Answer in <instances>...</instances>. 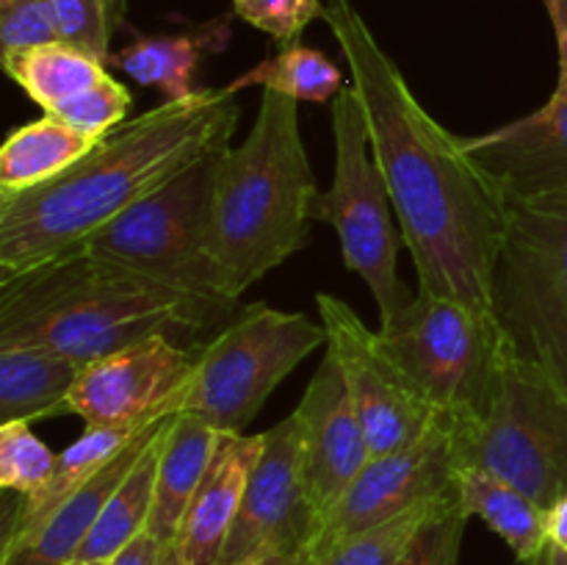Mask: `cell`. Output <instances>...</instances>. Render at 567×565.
Segmentation results:
<instances>
[{
  "label": "cell",
  "instance_id": "f35d334b",
  "mask_svg": "<svg viewBox=\"0 0 567 565\" xmlns=\"http://www.w3.org/2000/svg\"><path fill=\"white\" fill-rule=\"evenodd\" d=\"M158 565H186V563H183V554H181V548H177L175 541L166 543L164 552H161Z\"/></svg>",
  "mask_w": 567,
  "mask_h": 565
},
{
  "label": "cell",
  "instance_id": "5b68a950",
  "mask_svg": "<svg viewBox=\"0 0 567 565\" xmlns=\"http://www.w3.org/2000/svg\"><path fill=\"white\" fill-rule=\"evenodd\" d=\"M491 316L502 352L567 393V186L507 205Z\"/></svg>",
  "mask_w": 567,
  "mask_h": 565
},
{
  "label": "cell",
  "instance_id": "3957f363",
  "mask_svg": "<svg viewBox=\"0 0 567 565\" xmlns=\"http://www.w3.org/2000/svg\"><path fill=\"white\" fill-rule=\"evenodd\" d=\"M233 314L236 305L177 291L81 249L0 277V347H44L81 366L155 336L199 352Z\"/></svg>",
  "mask_w": 567,
  "mask_h": 565
},
{
  "label": "cell",
  "instance_id": "ffe728a7",
  "mask_svg": "<svg viewBox=\"0 0 567 565\" xmlns=\"http://www.w3.org/2000/svg\"><path fill=\"white\" fill-rule=\"evenodd\" d=\"M230 39L227 17L210 20L186 33L166 37H138L111 55L109 64L125 72L136 83L158 89L166 100H186L199 92L194 86V72L205 55L219 53Z\"/></svg>",
  "mask_w": 567,
  "mask_h": 565
},
{
  "label": "cell",
  "instance_id": "83f0119b",
  "mask_svg": "<svg viewBox=\"0 0 567 565\" xmlns=\"http://www.w3.org/2000/svg\"><path fill=\"white\" fill-rule=\"evenodd\" d=\"M454 491L457 487H452L443 496L419 504V507L408 510V513L396 515V518L382 521V524L371 526V530L354 532V535L338 537V541L327 543V546L313 548V552L305 554L302 565H396L402 559V554L408 552L415 532L432 518V513Z\"/></svg>",
  "mask_w": 567,
  "mask_h": 565
},
{
  "label": "cell",
  "instance_id": "d6a6232c",
  "mask_svg": "<svg viewBox=\"0 0 567 565\" xmlns=\"http://www.w3.org/2000/svg\"><path fill=\"white\" fill-rule=\"evenodd\" d=\"M233 14L286 48L299 42L310 22L324 17V3L321 0H233Z\"/></svg>",
  "mask_w": 567,
  "mask_h": 565
},
{
  "label": "cell",
  "instance_id": "74e56055",
  "mask_svg": "<svg viewBox=\"0 0 567 565\" xmlns=\"http://www.w3.org/2000/svg\"><path fill=\"white\" fill-rule=\"evenodd\" d=\"M302 563H305V554L264 552V554H255V557L241 559V563H233V565H302Z\"/></svg>",
  "mask_w": 567,
  "mask_h": 565
},
{
  "label": "cell",
  "instance_id": "52a82bcc",
  "mask_svg": "<svg viewBox=\"0 0 567 565\" xmlns=\"http://www.w3.org/2000/svg\"><path fill=\"white\" fill-rule=\"evenodd\" d=\"M319 347L324 325L266 302L244 305L197 352L177 413H197L221 432H244L275 388Z\"/></svg>",
  "mask_w": 567,
  "mask_h": 565
},
{
  "label": "cell",
  "instance_id": "4dcf8cb0",
  "mask_svg": "<svg viewBox=\"0 0 567 565\" xmlns=\"http://www.w3.org/2000/svg\"><path fill=\"white\" fill-rule=\"evenodd\" d=\"M468 518L471 515L465 510L463 499H460L457 485V491L415 532L408 552L402 554L396 565H457Z\"/></svg>",
  "mask_w": 567,
  "mask_h": 565
},
{
  "label": "cell",
  "instance_id": "2e32d148",
  "mask_svg": "<svg viewBox=\"0 0 567 565\" xmlns=\"http://www.w3.org/2000/svg\"><path fill=\"white\" fill-rule=\"evenodd\" d=\"M463 150L507 205L567 186V94L496 131L465 136Z\"/></svg>",
  "mask_w": 567,
  "mask_h": 565
},
{
  "label": "cell",
  "instance_id": "8992f818",
  "mask_svg": "<svg viewBox=\"0 0 567 565\" xmlns=\"http://www.w3.org/2000/svg\"><path fill=\"white\" fill-rule=\"evenodd\" d=\"M227 147L205 153L75 249L142 271L177 291L238 305L227 297L214 249V186Z\"/></svg>",
  "mask_w": 567,
  "mask_h": 565
},
{
  "label": "cell",
  "instance_id": "4fadbf2b",
  "mask_svg": "<svg viewBox=\"0 0 567 565\" xmlns=\"http://www.w3.org/2000/svg\"><path fill=\"white\" fill-rule=\"evenodd\" d=\"M316 532L319 515L305 476L302 427L297 413H291L264 432V449L244 487L219 565L241 563L264 552L308 554Z\"/></svg>",
  "mask_w": 567,
  "mask_h": 565
},
{
  "label": "cell",
  "instance_id": "484cf974",
  "mask_svg": "<svg viewBox=\"0 0 567 565\" xmlns=\"http://www.w3.org/2000/svg\"><path fill=\"white\" fill-rule=\"evenodd\" d=\"M6 75L28 94L44 114H53L72 97L111 75L109 64L70 42H50L39 48L3 53Z\"/></svg>",
  "mask_w": 567,
  "mask_h": 565
},
{
  "label": "cell",
  "instance_id": "277c9868",
  "mask_svg": "<svg viewBox=\"0 0 567 565\" xmlns=\"http://www.w3.org/2000/svg\"><path fill=\"white\" fill-rule=\"evenodd\" d=\"M299 100L264 89L258 116L238 147L221 153L214 186V249L227 297L310 244L327 216V194L299 131Z\"/></svg>",
  "mask_w": 567,
  "mask_h": 565
},
{
  "label": "cell",
  "instance_id": "ac0fdd59",
  "mask_svg": "<svg viewBox=\"0 0 567 565\" xmlns=\"http://www.w3.org/2000/svg\"><path fill=\"white\" fill-rule=\"evenodd\" d=\"M260 449H264V432L260 435L225 432L214 463L199 482L177 530L175 543L186 565H219L221 548L236 524L244 487L258 463Z\"/></svg>",
  "mask_w": 567,
  "mask_h": 565
},
{
  "label": "cell",
  "instance_id": "7a4b0ae2",
  "mask_svg": "<svg viewBox=\"0 0 567 565\" xmlns=\"http://www.w3.org/2000/svg\"><path fill=\"white\" fill-rule=\"evenodd\" d=\"M238 116L236 92L227 86L164 100L105 133L64 175L28 192L0 194V277L81 247L205 153L227 147Z\"/></svg>",
  "mask_w": 567,
  "mask_h": 565
},
{
  "label": "cell",
  "instance_id": "cb8c5ba5",
  "mask_svg": "<svg viewBox=\"0 0 567 565\" xmlns=\"http://www.w3.org/2000/svg\"><path fill=\"white\" fill-rule=\"evenodd\" d=\"M172 419L158 430V435L147 443L138 463L133 465L131 474L120 482L114 496L100 513L97 524L92 526L83 546L78 548L75 559L70 565H105L111 557L122 552L131 541H136L142 532H147L150 515H153V499H155V476H158V460L161 446H164L166 430H169Z\"/></svg>",
  "mask_w": 567,
  "mask_h": 565
},
{
  "label": "cell",
  "instance_id": "4316f807",
  "mask_svg": "<svg viewBox=\"0 0 567 565\" xmlns=\"http://www.w3.org/2000/svg\"><path fill=\"white\" fill-rule=\"evenodd\" d=\"M249 86L288 94V97L305 100V103H332L347 86V81H343L341 66L330 55L302 42H293L238 75L227 89L238 94Z\"/></svg>",
  "mask_w": 567,
  "mask_h": 565
},
{
  "label": "cell",
  "instance_id": "e0dca14e",
  "mask_svg": "<svg viewBox=\"0 0 567 565\" xmlns=\"http://www.w3.org/2000/svg\"><path fill=\"white\" fill-rule=\"evenodd\" d=\"M175 413L177 410H172V413H164L150 421L116 458H111L103 469L94 471L83 485H78L39 524L20 532V535L3 537L0 565H70L75 559L78 548L83 546V541L92 532V526L97 524L109 499L120 487V482L131 474V469L138 463L147 443L158 435L161 427Z\"/></svg>",
  "mask_w": 567,
  "mask_h": 565
},
{
  "label": "cell",
  "instance_id": "d4e9b609",
  "mask_svg": "<svg viewBox=\"0 0 567 565\" xmlns=\"http://www.w3.org/2000/svg\"><path fill=\"white\" fill-rule=\"evenodd\" d=\"M155 419H158V415H155ZM150 421H144V424H127V427H89L86 424V430L81 432V438H78L70 449H64V452L59 454V463H55L53 476H50V480L44 482L33 496H20V504L14 507V513H11L9 518V526H6V537L20 535V532L31 530L33 524H39L50 510L59 507V504L64 502L78 485H83L94 471H100L111 458H116V454H120L122 449H125L127 443H131L133 438L150 424Z\"/></svg>",
  "mask_w": 567,
  "mask_h": 565
},
{
  "label": "cell",
  "instance_id": "8fae6325",
  "mask_svg": "<svg viewBox=\"0 0 567 565\" xmlns=\"http://www.w3.org/2000/svg\"><path fill=\"white\" fill-rule=\"evenodd\" d=\"M327 352L338 360L374 458L419 441L441 415L385 352L380 332L332 294H316Z\"/></svg>",
  "mask_w": 567,
  "mask_h": 565
},
{
  "label": "cell",
  "instance_id": "44dd1931",
  "mask_svg": "<svg viewBox=\"0 0 567 565\" xmlns=\"http://www.w3.org/2000/svg\"><path fill=\"white\" fill-rule=\"evenodd\" d=\"M83 366L44 347H0V424L70 413Z\"/></svg>",
  "mask_w": 567,
  "mask_h": 565
},
{
  "label": "cell",
  "instance_id": "5bb4252c",
  "mask_svg": "<svg viewBox=\"0 0 567 565\" xmlns=\"http://www.w3.org/2000/svg\"><path fill=\"white\" fill-rule=\"evenodd\" d=\"M194 363L197 352L166 336L105 355L81 369L70 393V413L89 427L144 424L177 410Z\"/></svg>",
  "mask_w": 567,
  "mask_h": 565
},
{
  "label": "cell",
  "instance_id": "30bf717a",
  "mask_svg": "<svg viewBox=\"0 0 567 565\" xmlns=\"http://www.w3.org/2000/svg\"><path fill=\"white\" fill-rule=\"evenodd\" d=\"M332 142L336 170L324 222L338 233L347 269L363 277L380 305V325H388L410 308L415 294L399 277V244L404 242L391 222L393 205L371 153L365 111L352 83L332 100Z\"/></svg>",
  "mask_w": 567,
  "mask_h": 565
},
{
  "label": "cell",
  "instance_id": "1f68e13d",
  "mask_svg": "<svg viewBox=\"0 0 567 565\" xmlns=\"http://www.w3.org/2000/svg\"><path fill=\"white\" fill-rule=\"evenodd\" d=\"M131 103V92L114 75H105L92 89H86L83 94L72 97L70 103L55 109L53 116L64 120L66 125L78 127V131L103 138L105 133H111L125 122Z\"/></svg>",
  "mask_w": 567,
  "mask_h": 565
},
{
  "label": "cell",
  "instance_id": "8d00e7d4",
  "mask_svg": "<svg viewBox=\"0 0 567 565\" xmlns=\"http://www.w3.org/2000/svg\"><path fill=\"white\" fill-rule=\"evenodd\" d=\"M546 535L548 546L559 548L567 554V493L559 496L551 507L546 510Z\"/></svg>",
  "mask_w": 567,
  "mask_h": 565
},
{
  "label": "cell",
  "instance_id": "ab89813d",
  "mask_svg": "<svg viewBox=\"0 0 567 565\" xmlns=\"http://www.w3.org/2000/svg\"><path fill=\"white\" fill-rule=\"evenodd\" d=\"M548 559H551V565H567V554L554 546H548Z\"/></svg>",
  "mask_w": 567,
  "mask_h": 565
},
{
  "label": "cell",
  "instance_id": "e575fe53",
  "mask_svg": "<svg viewBox=\"0 0 567 565\" xmlns=\"http://www.w3.org/2000/svg\"><path fill=\"white\" fill-rule=\"evenodd\" d=\"M543 6H546V14L554 25L559 53V78L554 94H567V0H543Z\"/></svg>",
  "mask_w": 567,
  "mask_h": 565
},
{
  "label": "cell",
  "instance_id": "7402d4cb",
  "mask_svg": "<svg viewBox=\"0 0 567 565\" xmlns=\"http://www.w3.org/2000/svg\"><path fill=\"white\" fill-rule=\"evenodd\" d=\"M457 485L468 515L485 521L513 548L518 563L535 565L546 554V507L535 499L480 465H463Z\"/></svg>",
  "mask_w": 567,
  "mask_h": 565
},
{
  "label": "cell",
  "instance_id": "603a6c76",
  "mask_svg": "<svg viewBox=\"0 0 567 565\" xmlns=\"http://www.w3.org/2000/svg\"><path fill=\"white\" fill-rule=\"evenodd\" d=\"M97 142L100 136L78 131L53 114L17 127L0 150V194L28 192L64 175Z\"/></svg>",
  "mask_w": 567,
  "mask_h": 565
},
{
  "label": "cell",
  "instance_id": "836d02e7",
  "mask_svg": "<svg viewBox=\"0 0 567 565\" xmlns=\"http://www.w3.org/2000/svg\"><path fill=\"white\" fill-rule=\"evenodd\" d=\"M59 42L53 0H0L3 53Z\"/></svg>",
  "mask_w": 567,
  "mask_h": 565
},
{
  "label": "cell",
  "instance_id": "d6986e66",
  "mask_svg": "<svg viewBox=\"0 0 567 565\" xmlns=\"http://www.w3.org/2000/svg\"><path fill=\"white\" fill-rule=\"evenodd\" d=\"M225 432L210 427L197 413H175L161 446L158 476H155L153 515L147 532L161 543H172L181 530V521L197 493L199 482L208 474Z\"/></svg>",
  "mask_w": 567,
  "mask_h": 565
},
{
  "label": "cell",
  "instance_id": "d590c367",
  "mask_svg": "<svg viewBox=\"0 0 567 565\" xmlns=\"http://www.w3.org/2000/svg\"><path fill=\"white\" fill-rule=\"evenodd\" d=\"M164 543L153 535V532H142L136 541L127 543L116 557H111L105 565H158Z\"/></svg>",
  "mask_w": 567,
  "mask_h": 565
},
{
  "label": "cell",
  "instance_id": "f546056e",
  "mask_svg": "<svg viewBox=\"0 0 567 565\" xmlns=\"http://www.w3.org/2000/svg\"><path fill=\"white\" fill-rule=\"evenodd\" d=\"M127 0H53L59 39L70 42L100 61H111V42L125 22Z\"/></svg>",
  "mask_w": 567,
  "mask_h": 565
},
{
  "label": "cell",
  "instance_id": "9a60e30c",
  "mask_svg": "<svg viewBox=\"0 0 567 565\" xmlns=\"http://www.w3.org/2000/svg\"><path fill=\"white\" fill-rule=\"evenodd\" d=\"M293 413L302 427L305 476L321 526L327 513L374 458L341 366L330 352H324Z\"/></svg>",
  "mask_w": 567,
  "mask_h": 565
},
{
  "label": "cell",
  "instance_id": "6da1fadb",
  "mask_svg": "<svg viewBox=\"0 0 567 565\" xmlns=\"http://www.w3.org/2000/svg\"><path fill=\"white\" fill-rule=\"evenodd\" d=\"M330 25L365 111L371 153L385 177L419 291L491 310V286L507 233V203L410 89L396 61L349 0H330Z\"/></svg>",
  "mask_w": 567,
  "mask_h": 565
},
{
  "label": "cell",
  "instance_id": "7c38bea8",
  "mask_svg": "<svg viewBox=\"0 0 567 565\" xmlns=\"http://www.w3.org/2000/svg\"><path fill=\"white\" fill-rule=\"evenodd\" d=\"M463 424L457 415H441L410 446L371 458L341 502L321 521L308 552L371 530L457 487V474L463 469Z\"/></svg>",
  "mask_w": 567,
  "mask_h": 565
},
{
  "label": "cell",
  "instance_id": "9c48e42d",
  "mask_svg": "<svg viewBox=\"0 0 567 565\" xmlns=\"http://www.w3.org/2000/svg\"><path fill=\"white\" fill-rule=\"evenodd\" d=\"M463 465H480L551 507L567 493V393L502 352L491 402L463 424Z\"/></svg>",
  "mask_w": 567,
  "mask_h": 565
},
{
  "label": "cell",
  "instance_id": "ba28073f",
  "mask_svg": "<svg viewBox=\"0 0 567 565\" xmlns=\"http://www.w3.org/2000/svg\"><path fill=\"white\" fill-rule=\"evenodd\" d=\"M377 332L432 408L463 421L480 419L502 360L491 310L419 291L408 310Z\"/></svg>",
  "mask_w": 567,
  "mask_h": 565
},
{
  "label": "cell",
  "instance_id": "f1b7e54d",
  "mask_svg": "<svg viewBox=\"0 0 567 565\" xmlns=\"http://www.w3.org/2000/svg\"><path fill=\"white\" fill-rule=\"evenodd\" d=\"M59 454L33 435L31 424H0V487L20 496H33L53 476Z\"/></svg>",
  "mask_w": 567,
  "mask_h": 565
},
{
  "label": "cell",
  "instance_id": "60d3db41",
  "mask_svg": "<svg viewBox=\"0 0 567 565\" xmlns=\"http://www.w3.org/2000/svg\"><path fill=\"white\" fill-rule=\"evenodd\" d=\"M535 565H551V559H548V548H546V554H543V557L540 559H537V563Z\"/></svg>",
  "mask_w": 567,
  "mask_h": 565
}]
</instances>
